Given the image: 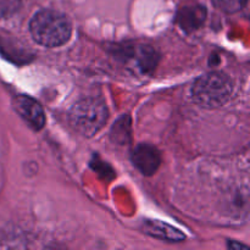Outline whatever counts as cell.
<instances>
[{
    "mask_svg": "<svg viewBox=\"0 0 250 250\" xmlns=\"http://www.w3.org/2000/svg\"><path fill=\"white\" fill-rule=\"evenodd\" d=\"M14 109L20 116L34 129L39 131L45 124V115L41 105L32 98L26 95H17L14 99Z\"/></svg>",
    "mask_w": 250,
    "mask_h": 250,
    "instance_id": "4",
    "label": "cell"
},
{
    "mask_svg": "<svg viewBox=\"0 0 250 250\" xmlns=\"http://www.w3.org/2000/svg\"><path fill=\"white\" fill-rule=\"evenodd\" d=\"M207 16V11L204 7L197 6V7H188L181 11L178 19L181 20V24L183 28L194 29L199 27L203 23Z\"/></svg>",
    "mask_w": 250,
    "mask_h": 250,
    "instance_id": "7",
    "label": "cell"
},
{
    "mask_svg": "<svg viewBox=\"0 0 250 250\" xmlns=\"http://www.w3.org/2000/svg\"><path fill=\"white\" fill-rule=\"evenodd\" d=\"M107 117L109 111L106 105L97 98H87L78 102L68 115L71 126L85 137L97 134L105 126Z\"/></svg>",
    "mask_w": 250,
    "mask_h": 250,
    "instance_id": "3",
    "label": "cell"
},
{
    "mask_svg": "<svg viewBox=\"0 0 250 250\" xmlns=\"http://www.w3.org/2000/svg\"><path fill=\"white\" fill-rule=\"evenodd\" d=\"M212 4L221 11L227 14H234L247 6L249 0H211Z\"/></svg>",
    "mask_w": 250,
    "mask_h": 250,
    "instance_id": "8",
    "label": "cell"
},
{
    "mask_svg": "<svg viewBox=\"0 0 250 250\" xmlns=\"http://www.w3.org/2000/svg\"><path fill=\"white\" fill-rule=\"evenodd\" d=\"M144 232L154 238L163 239L166 242H182L186 238L185 234L175 227L160 222L158 220H148L143 226Z\"/></svg>",
    "mask_w": 250,
    "mask_h": 250,
    "instance_id": "6",
    "label": "cell"
},
{
    "mask_svg": "<svg viewBox=\"0 0 250 250\" xmlns=\"http://www.w3.org/2000/svg\"><path fill=\"white\" fill-rule=\"evenodd\" d=\"M29 31L37 43L54 48L70 39L72 27L65 15L54 10H42L31 20Z\"/></svg>",
    "mask_w": 250,
    "mask_h": 250,
    "instance_id": "1",
    "label": "cell"
},
{
    "mask_svg": "<svg viewBox=\"0 0 250 250\" xmlns=\"http://www.w3.org/2000/svg\"><path fill=\"white\" fill-rule=\"evenodd\" d=\"M22 0H0V17H10L21 7Z\"/></svg>",
    "mask_w": 250,
    "mask_h": 250,
    "instance_id": "9",
    "label": "cell"
},
{
    "mask_svg": "<svg viewBox=\"0 0 250 250\" xmlns=\"http://www.w3.org/2000/svg\"><path fill=\"white\" fill-rule=\"evenodd\" d=\"M134 166L143 175L150 176L155 172L161 164V155L158 149L149 144H141L132 154Z\"/></svg>",
    "mask_w": 250,
    "mask_h": 250,
    "instance_id": "5",
    "label": "cell"
},
{
    "mask_svg": "<svg viewBox=\"0 0 250 250\" xmlns=\"http://www.w3.org/2000/svg\"><path fill=\"white\" fill-rule=\"evenodd\" d=\"M233 93L231 78L222 72H211L195 81L192 88L194 102L205 109H216L226 104Z\"/></svg>",
    "mask_w": 250,
    "mask_h": 250,
    "instance_id": "2",
    "label": "cell"
}]
</instances>
